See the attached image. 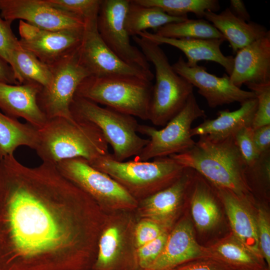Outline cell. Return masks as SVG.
Listing matches in <instances>:
<instances>
[{"label": "cell", "mask_w": 270, "mask_h": 270, "mask_svg": "<svg viewBox=\"0 0 270 270\" xmlns=\"http://www.w3.org/2000/svg\"><path fill=\"white\" fill-rule=\"evenodd\" d=\"M94 201L56 165L0 160V270H90Z\"/></svg>", "instance_id": "1"}, {"label": "cell", "mask_w": 270, "mask_h": 270, "mask_svg": "<svg viewBox=\"0 0 270 270\" xmlns=\"http://www.w3.org/2000/svg\"><path fill=\"white\" fill-rule=\"evenodd\" d=\"M35 151L42 162L56 165L66 160L91 162L110 154L102 132L94 124L64 117L48 119L38 128Z\"/></svg>", "instance_id": "2"}, {"label": "cell", "mask_w": 270, "mask_h": 270, "mask_svg": "<svg viewBox=\"0 0 270 270\" xmlns=\"http://www.w3.org/2000/svg\"><path fill=\"white\" fill-rule=\"evenodd\" d=\"M169 157L184 168H190L214 186L228 190L240 197L248 196L246 166L234 136L213 141L199 136L194 147L183 153Z\"/></svg>", "instance_id": "3"}, {"label": "cell", "mask_w": 270, "mask_h": 270, "mask_svg": "<svg viewBox=\"0 0 270 270\" xmlns=\"http://www.w3.org/2000/svg\"><path fill=\"white\" fill-rule=\"evenodd\" d=\"M132 39L155 70L148 120L164 126L183 108L194 86L176 72L160 44L138 36Z\"/></svg>", "instance_id": "4"}, {"label": "cell", "mask_w": 270, "mask_h": 270, "mask_svg": "<svg viewBox=\"0 0 270 270\" xmlns=\"http://www.w3.org/2000/svg\"><path fill=\"white\" fill-rule=\"evenodd\" d=\"M88 162L116 180L134 198L136 196L146 198L168 187L179 178L185 168L169 156L156 158L152 162H118L110 153Z\"/></svg>", "instance_id": "5"}, {"label": "cell", "mask_w": 270, "mask_h": 270, "mask_svg": "<svg viewBox=\"0 0 270 270\" xmlns=\"http://www.w3.org/2000/svg\"><path fill=\"white\" fill-rule=\"evenodd\" d=\"M153 84L132 76H88L78 86L75 96L119 112L148 120Z\"/></svg>", "instance_id": "6"}, {"label": "cell", "mask_w": 270, "mask_h": 270, "mask_svg": "<svg viewBox=\"0 0 270 270\" xmlns=\"http://www.w3.org/2000/svg\"><path fill=\"white\" fill-rule=\"evenodd\" d=\"M70 110L74 118L98 128L112 148V156L118 162L137 156L148 142L139 135L140 124L132 116L76 96Z\"/></svg>", "instance_id": "7"}, {"label": "cell", "mask_w": 270, "mask_h": 270, "mask_svg": "<svg viewBox=\"0 0 270 270\" xmlns=\"http://www.w3.org/2000/svg\"><path fill=\"white\" fill-rule=\"evenodd\" d=\"M206 116L205 111L200 108L192 93L183 108L163 128L158 130L139 124L138 133L147 136L148 142L134 160L148 161L190 150L196 144L191 136L192 124L196 120Z\"/></svg>", "instance_id": "8"}, {"label": "cell", "mask_w": 270, "mask_h": 270, "mask_svg": "<svg viewBox=\"0 0 270 270\" xmlns=\"http://www.w3.org/2000/svg\"><path fill=\"white\" fill-rule=\"evenodd\" d=\"M78 48L50 66L52 74L50 84L42 88L38 96V106L47 119L72 118L70 108L76 91L89 72L80 64Z\"/></svg>", "instance_id": "9"}, {"label": "cell", "mask_w": 270, "mask_h": 270, "mask_svg": "<svg viewBox=\"0 0 270 270\" xmlns=\"http://www.w3.org/2000/svg\"><path fill=\"white\" fill-rule=\"evenodd\" d=\"M56 166L64 176L94 201L126 206H134L136 203V198L122 185L84 158L64 160Z\"/></svg>", "instance_id": "10"}, {"label": "cell", "mask_w": 270, "mask_h": 270, "mask_svg": "<svg viewBox=\"0 0 270 270\" xmlns=\"http://www.w3.org/2000/svg\"><path fill=\"white\" fill-rule=\"evenodd\" d=\"M82 42L78 48L79 60L90 76H132L152 81L151 70L130 65L116 56L104 43L97 29V20L85 22Z\"/></svg>", "instance_id": "11"}, {"label": "cell", "mask_w": 270, "mask_h": 270, "mask_svg": "<svg viewBox=\"0 0 270 270\" xmlns=\"http://www.w3.org/2000/svg\"><path fill=\"white\" fill-rule=\"evenodd\" d=\"M130 0H102L98 18V32L106 46L126 64L145 70L150 65L142 52L132 45L124 21Z\"/></svg>", "instance_id": "12"}, {"label": "cell", "mask_w": 270, "mask_h": 270, "mask_svg": "<svg viewBox=\"0 0 270 270\" xmlns=\"http://www.w3.org/2000/svg\"><path fill=\"white\" fill-rule=\"evenodd\" d=\"M84 28L48 30L20 20L18 41L23 48L34 54L42 62L51 66L78 48Z\"/></svg>", "instance_id": "13"}, {"label": "cell", "mask_w": 270, "mask_h": 270, "mask_svg": "<svg viewBox=\"0 0 270 270\" xmlns=\"http://www.w3.org/2000/svg\"><path fill=\"white\" fill-rule=\"evenodd\" d=\"M0 14L11 23L18 19L48 30L82 29L86 25L81 18L56 8L45 0H0Z\"/></svg>", "instance_id": "14"}, {"label": "cell", "mask_w": 270, "mask_h": 270, "mask_svg": "<svg viewBox=\"0 0 270 270\" xmlns=\"http://www.w3.org/2000/svg\"><path fill=\"white\" fill-rule=\"evenodd\" d=\"M172 66L178 74L198 88V93L211 108L236 102L241 104L256 98L252 92L236 86L228 74L219 77L208 72L204 66H190L182 56Z\"/></svg>", "instance_id": "15"}, {"label": "cell", "mask_w": 270, "mask_h": 270, "mask_svg": "<svg viewBox=\"0 0 270 270\" xmlns=\"http://www.w3.org/2000/svg\"><path fill=\"white\" fill-rule=\"evenodd\" d=\"M236 54L230 76L236 86L270 82V32Z\"/></svg>", "instance_id": "16"}, {"label": "cell", "mask_w": 270, "mask_h": 270, "mask_svg": "<svg viewBox=\"0 0 270 270\" xmlns=\"http://www.w3.org/2000/svg\"><path fill=\"white\" fill-rule=\"evenodd\" d=\"M42 88L33 82L12 84L0 82V109L8 116L22 118L34 127L42 128L48 120L38 103Z\"/></svg>", "instance_id": "17"}, {"label": "cell", "mask_w": 270, "mask_h": 270, "mask_svg": "<svg viewBox=\"0 0 270 270\" xmlns=\"http://www.w3.org/2000/svg\"><path fill=\"white\" fill-rule=\"evenodd\" d=\"M205 258L204 246L196 242L192 223L182 220L172 230L158 258L146 270H172L193 260Z\"/></svg>", "instance_id": "18"}, {"label": "cell", "mask_w": 270, "mask_h": 270, "mask_svg": "<svg viewBox=\"0 0 270 270\" xmlns=\"http://www.w3.org/2000/svg\"><path fill=\"white\" fill-rule=\"evenodd\" d=\"M194 172V170L185 168L182 175L174 183L145 198L142 202L144 213L150 220L167 228L188 192Z\"/></svg>", "instance_id": "19"}, {"label": "cell", "mask_w": 270, "mask_h": 270, "mask_svg": "<svg viewBox=\"0 0 270 270\" xmlns=\"http://www.w3.org/2000/svg\"><path fill=\"white\" fill-rule=\"evenodd\" d=\"M214 186L224 206L232 234L258 258L264 261L258 246L256 216L248 207V196L240 197L228 190Z\"/></svg>", "instance_id": "20"}, {"label": "cell", "mask_w": 270, "mask_h": 270, "mask_svg": "<svg viewBox=\"0 0 270 270\" xmlns=\"http://www.w3.org/2000/svg\"><path fill=\"white\" fill-rule=\"evenodd\" d=\"M140 36L158 44H167L180 50L187 58L186 64L191 66L201 60L212 61L222 66L230 76L234 66V57L226 56L222 52L220 46L226 40L220 39L172 38L159 36L147 30L141 32Z\"/></svg>", "instance_id": "21"}, {"label": "cell", "mask_w": 270, "mask_h": 270, "mask_svg": "<svg viewBox=\"0 0 270 270\" xmlns=\"http://www.w3.org/2000/svg\"><path fill=\"white\" fill-rule=\"evenodd\" d=\"M256 98L248 100L240 107L230 112L228 110L219 111L218 117L204 120L191 129V136H206L213 141H220L234 136L240 128L252 126L257 108Z\"/></svg>", "instance_id": "22"}, {"label": "cell", "mask_w": 270, "mask_h": 270, "mask_svg": "<svg viewBox=\"0 0 270 270\" xmlns=\"http://www.w3.org/2000/svg\"><path fill=\"white\" fill-rule=\"evenodd\" d=\"M204 18L229 42L234 53L264 36L270 32L264 26L256 22H247L238 18L228 8L219 14L206 11Z\"/></svg>", "instance_id": "23"}, {"label": "cell", "mask_w": 270, "mask_h": 270, "mask_svg": "<svg viewBox=\"0 0 270 270\" xmlns=\"http://www.w3.org/2000/svg\"><path fill=\"white\" fill-rule=\"evenodd\" d=\"M205 258L226 265L232 270H266L264 261L258 258L232 233L204 247Z\"/></svg>", "instance_id": "24"}, {"label": "cell", "mask_w": 270, "mask_h": 270, "mask_svg": "<svg viewBox=\"0 0 270 270\" xmlns=\"http://www.w3.org/2000/svg\"><path fill=\"white\" fill-rule=\"evenodd\" d=\"M211 183L195 171L190 188L191 212L194 222L200 231L210 230L220 220Z\"/></svg>", "instance_id": "25"}, {"label": "cell", "mask_w": 270, "mask_h": 270, "mask_svg": "<svg viewBox=\"0 0 270 270\" xmlns=\"http://www.w3.org/2000/svg\"><path fill=\"white\" fill-rule=\"evenodd\" d=\"M38 138V128L0 112V160L14 155V152L20 146L35 150Z\"/></svg>", "instance_id": "26"}, {"label": "cell", "mask_w": 270, "mask_h": 270, "mask_svg": "<svg viewBox=\"0 0 270 270\" xmlns=\"http://www.w3.org/2000/svg\"><path fill=\"white\" fill-rule=\"evenodd\" d=\"M188 17L170 16L160 8L148 6L130 0L126 16L124 26L129 36H134L152 28L155 32L168 24L184 21Z\"/></svg>", "instance_id": "27"}, {"label": "cell", "mask_w": 270, "mask_h": 270, "mask_svg": "<svg viewBox=\"0 0 270 270\" xmlns=\"http://www.w3.org/2000/svg\"><path fill=\"white\" fill-rule=\"evenodd\" d=\"M10 66L19 84L33 82L45 88L52 82V74L50 66L20 45L13 52Z\"/></svg>", "instance_id": "28"}, {"label": "cell", "mask_w": 270, "mask_h": 270, "mask_svg": "<svg viewBox=\"0 0 270 270\" xmlns=\"http://www.w3.org/2000/svg\"><path fill=\"white\" fill-rule=\"evenodd\" d=\"M122 236L115 226L106 228L100 236L98 250L92 270H128L121 258Z\"/></svg>", "instance_id": "29"}, {"label": "cell", "mask_w": 270, "mask_h": 270, "mask_svg": "<svg viewBox=\"0 0 270 270\" xmlns=\"http://www.w3.org/2000/svg\"><path fill=\"white\" fill-rule=\"evenodd\" d=\"M154 34L172 38L225 39L211 23L204 18H188L168 24L159 28Z\"/></svg>", "instance_id": "30"}, {"label": "cell", "mask_w": 270, "mask_h": 270, "mask_svg": "<svg viewBox=\"0 0 270 270\" xmlns=\"http://www.w3.org/2000/svg\"><path fill=\"white\" fill-rule=\"evenodd\" d=\"M143 6L157 7L168 14L174 16L188 17L189 12L199 18H204L206 11L213 12L220 8L217 0H134Z\"/></svg>", "instance_id": "31"}, {"label": "cell", "mask_w": 270, "mask_h": 270, "mask_svg": "<svg viewBox=\"0 0 270 270\" xmlns=\"http://www.w3.org/2000/svg\"><path fill=\"white\" fill-rule=\"evenodd\" d=\"M50 6L82 18L97 20L102 0H45Z\"/></svg>", "instance_id": "32"}, {"label": "cell", "mask_w": 270, "mask_h": 270, "mask_svg": "<svg viewBox=\"0 0 270 270\" xmlns=\"http://www.w3.org/2000/svg\"><path fill=\"white\" fill-rule=\"evenodd\" d=\"M245 85L255 94L258 101L252 127L254 130L270 124V82L262 84L247 83Z\"/></svg>", "instance_id": "33"}, {"label": "cell", "mask_w": 270, "mask_h": 270, "mask_svg": "<svg viewBox=\"0 0 270 270\" xmlns=\"http://www.w3.org/2000/svg\"><path fill=\"white\" fill-rule=\"evenodd\" d=\"M168 233L164 232L158 238L138 248L136 260L140 270H146L161 253L166 240Z\"/></svg>", "instance_id": "34"}, {"label": "cell", "mask_w": 270, "mask_h": 270, "mask_svg": "<svg viewBox=\"0 0 270 270\" xmlns=\"http://www.w3.org/2000/svg\"><path fill=\"white\" fill-rule=\"evenodd\" d=\"M258 246L262 256L270 268V222L268 212L259 208L256 215Z\"/></svg>", "instance_id": "35"}, {"label": "cell", "mask_w": 270, "mask_h": 270, "mask_svg": "<svg viewBox=\"0 0 270 270\" xmlns=\"http://www.w3.org/2000/svg\"><path fill=\"white\" fill-rule=\"evenodd\" d=\"M253 134L254 129L250 126L240 128L234 135L246 166L252 164L259 156L254 146Z\"/></svg>", "instance_id": "36"}, {"label": "cell", "mask_w": 270, "mask_h": 270, "mask_svg": "<svg viewBox=\"0 0 270 270\" xmlns=\"http://www.w3.org/2000/svg\"><path fill=\"white\" fill-rule=\"evenodd\" d=\"M10 24L11 22L4 20L0 14V58L9 65L13 52L20 46Z\"/></svg>", "instance_id": "37"}, {"label": "cell", "mask_w": 270, "mask_h": 270, "mask_svg": "<svg viewBox=\"0 0 270 270\" xmlns=\"http://www.w3.org/2000/svg\"><path fill=\"white\" fill-rule=\"evenodd\" d=\"M166 228L152 220H142L136 226L135 238L138 248L154 240L160 236Z\"/></svg>", "instance_id": "38"}, {"label": "cell", "mask_w": 270, "mask_h": 270, "mask_svg": "<svg viewBox=\"0 0 270 270\" xmlns=\"http://www.w3.org/2000/svg\"><path fill=\"white\" fill-rule=\"evenodd\" d=\"M172 270H232L224 264L208 258L192 260Z\"/></svg>", "instance_id": "39"}, {"label": "cell", "mask_w": 270, "mask_h": 270, "mask_svg": "<svg viewBox=\"0 0 270 270\" xmlns=\"http://www.w3.org/2000/svg\"><path fill=\"white\" fill-rule=\"evenodd\" d=\"M253 140L257 153L260 154L270 150V124L254 130Z\"/></svg>", "instance_id": "40"}, {"label": "cell", "mask_w": 270, "mask_h": 270, "mask_svg": "<svg viewBox=\"0 0 270 270\" xmlns=\"http://www.w3.org/2000/svg\"><path fill=\"white\" fill-rule=\"evenodd\" d=\"M228 8L232 14L238 18L247 22L250 21V15L243 1L230 0Z\"/></svg>", "instance_id": "41"}, {"label": "cell", "mask_w": 270, "mask_h": 270, "mask_svg": "<svg viewBox=\"0 0 270 270\" xmlns=\"http://www.w3.org/2000/svg\"><path fill=\"white\" fill-rule=\"evenodd\" d=\"M0 82L12 84H19L15 79L11 66L0 58Z\"/></svg>", "instance_id": "42"}, {"label": "cell", "mask_w": 270, "mask_h": 270, "mask_svg": "<svg viewBox=\"0 0 270 270\" xmlns=\"http://www.w3.org/2000/svg\"><path fill=\"white\" fill-rule=\"evenodd\" d=\"M270 270L268 269V270Z\"/></svg>", "instance_id": "43"}]
</instances>
